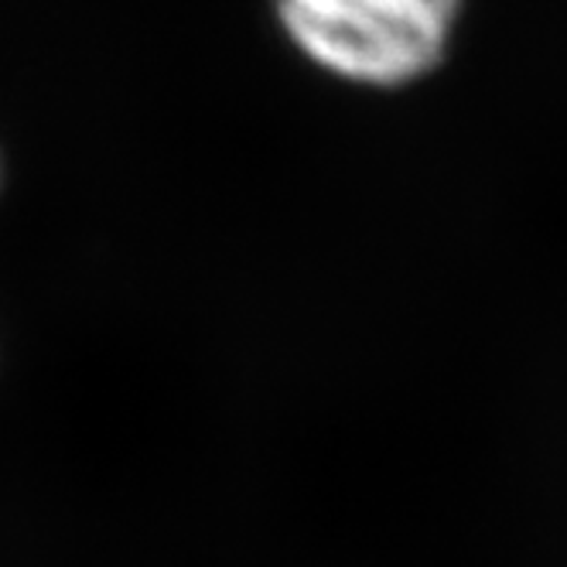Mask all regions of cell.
I'll use <instances>...</instances> for the list:
<instances>
[{
    "instance_id": "obj_1",
    "label": "cell",
    "mask_w": 567,
    "mask_h": 567,
    "mask_svg": "<svg viewBox=\"0 0 567 567\" xmlns=\"http://www.w3.org/2000/svg\"><path fill=\"white\" fill-rule=\"evenodd\" d=\"M462 0H274L288 45L362 90H403L452 52Z\"/></svg>"
}]
</instances>
